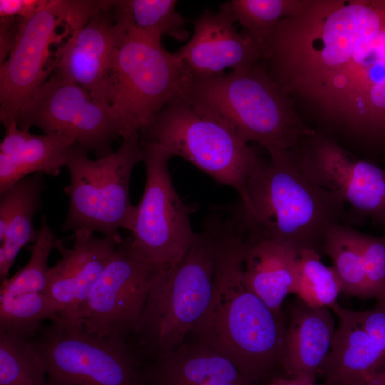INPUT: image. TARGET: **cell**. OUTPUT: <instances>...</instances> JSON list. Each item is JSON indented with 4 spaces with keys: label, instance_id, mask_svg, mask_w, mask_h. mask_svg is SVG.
I'll use <instances>...</instances> for the list:
<instances>
[{
    "label": "cell",
    "instance_id": "cell-1",
    "mask_svg": "<svg viewBox=\"0 0 385 385\" xmlns=\"http://www.w3.org/2000/svg\"><path fill=\"white\" fill-rule=\"evenodd\" d=\"M263 61L289 97L336 128L385 78V0H304L275 26Z\"/></svg>",
    "mask_w": 385,
    "mask_h": 385
},
{
    "label": "cell",
    "instance_id": "cell-2",
    "mask_svg": "<svg viewBox=\"0 0 385 385\" xmlns=\"http://www.w3.org/2000/svg\"><path fill=\"white\" fill-rule=\"evenodd\" d=\"M215 217L217 246L212 294L190 333L196 342L232 361L253 384L281 362L287 327L282 314L270 309L246 282L243 227L231 212Z\"/></svg>",
    "mask_w": 385,
    "mask_h": 385
},
{
    "label": "cell",
    "instance_id": "cell-3",
    "mask_svg": "<svg viewBox=\"0 0 385 385\" xmlns=\"http://www.w3.org/2000/svg\"><path fill=\"white\" fill-rule=\"evenodd\" d=\"M346 207L304 170L294 153L258 157L246 183V199L235 209L250 232L299 253L322 252L324 237L344 223Z\"/></svg>",
    "mask_w": 385,
    "mask_h": 385
},
{
    "label": "cell",
    "instance_id": "cell-4",
    "mask_svg": "<svg viewBox=\"0 0 385 385\" xmlns=\"http://www.w3.org/2000/svg\"><path fill=\"white\" fill-rule=\"evenodd\" d=\"M185 93L223 118L247 143L265 149L270 157L294 152L315 132L302 122L263 61L227 73L192 76Z\"/></svg>",
    "mask_w": 385,
    "mask_h": 385
},
{
    "label": "cell",
    "instance_id": "cell-5",
    "mask_svg": "<svg viewBox=\"0 0 385 385\" xmlns=\"http://www.w3.org/2000/svg\"><path fill=\"white\" fill-rule=\"evenodd\" d=\"M216 246L212 215L183 256L155 278L135 332L157 358L183 344L205 313L212 294Z\"/></svg>",
    "mask_w": 385,
    "mask_h": 385
},
{
    "label": "cell",
    "instance_id": "cell-6",
    "mask_svg": "<svg viewBox=\"0 0 385 385\" xmlns=\"http://www.w3.org/2000/svg\"><path fill=\"white\" fill-rule=\"evenodd\" d=\"M141 144L155 143L180 156L246 199V183L258 156L217 113L185 92L170 101L140 132Z\"/></svg>",
    "mask_w": 385,
    "mask_h": 385
},
{
    "label": "cell",
    "instance_id": "cell-7",
    "mask_svg": "<svg viewBox=\"0 0 385 385\" xmlns=\"http://www.w3.org/2000/svg\"><path fill=\"white\" fill-rule=\"evenodd\" d=\"M143 159L140 133L123 138L116 151L94 160L84 148L73 145L66 163L70 183L63 190L69 207L62 229L108 237H120L121 228L130 230L135 208L130 202V178Z\"/></svg>",
    "mask_w": 385,
    "mask_h": 385
},
{
    "label": "cell",
    "instance_id": "cell-8",
    "mask_svg": "<svg viewBox=\"0 0 385 385\" xmlns=\"http://www.w3.org/2000/svg\"><path fill=\"white\" fill-rule=\"evenodd\" d=\"M192 74L176 53L126 33L109 74V98L123 138L140 132L170 101L184 93Z\"/></svg>",
    "mask_w": 385,
    "mask_h": 385
},
{
    "label": "cell",
    "instance_id": "cell-9",
    "mask_svg": "<svg viewBox=\"0 0 385 385\" xmlns=\"http://www.w3.org/2000/svg\"><path fill=\"white\" fill-rule=\"evenodd\" d=\"M33 342L49 385H140L137 359L118 335L98 336L78 323L56 319Z\"/></svg>",
    "mask_w": 385,
    "mask_h": 385
},
{
    "label": "cell",
    "instance_id": "cell-10",
    "mask_svg": "<svg viewBox=\"0 0 385 385\" xmlns=\"http://www.w3.org/2000/svg\"><path fill=\"white\" fill-rule=\"evenodd\" d=\"M141 145L145 184L129 231L136 251L165 270L183 256L194 237L192 208L183 202L173 184L168 168L173 155L158 144Z\"/></svg>",
    "mask_w": 385,
    "mask_h": 385
},
{
    "label": "cell",
    "instance_id": "cell-11",
    "mask_svg": "<svg viewBox=\"0 0 385 385\" xmlns=\"http://www.w3.org/2000/svg\"><path fill=\"white\" fill-rule=\"evenodd\" d=\"M15 121L20 129L36 126L44 134L68 137L97 158L112 153L113 141L120 137L111 106L54 71L23 104Z\"/></svg>",
    "mask_w": 385,
    "mask_h": 385
},
{
    "label": "cell",
    "instance_id": "cell-12",
    "mask_svg": "<svg viewBox=\"0 0 385 385\" xmlns=\"http://www.w3.org/2000/svg\"><path fill=\"white\" fill-rule=\"evenodd\" d=\"M85 20L82 1L45 0L41 7L25 19L13 48L0 66V120L6 128L16 120L23 104L48 79L46 69L50 48L67 34H58L61 26L71 33Z\"/></svg>",
    "mask_w": 385,
    "mask_h": 385
},
{
    "label": "cell",
    "instance_id": "cell-13",
    "mask_svg": "<svg viewBox=\"0 0 385 385\" xmlns=\"http://www.w3.org/2000/svg\"><path fill=\"white\" fill-rule=\"evenodd\" d=\"M163 269L123 239L91 290L75 323L98 336L125 337L136 329L150 288Z\"/></svg>",
    "mask_w": 385,
    "mask_h": 385
},
{
    "label": "cell",
    "instance_id": "cell-14",
    "mask_svg": "<svg viewBox=\"0 0 385 385\" xmlns=\"http://www.w3.org/2000/svg\"><path fill=\"white\" fill-rule=\"evenodd\" d=\"M294 155L309 176L333 192L352 215L385 227L384 169L316 131Z\"/></svg>",
    "mask_w": 385,
    "mask_h": 385
},
{
    "label": "cell",
    "instance_id": "cell-15",
    "mask_svg": "<svg viewBox=\"0 0 385 385\" xmlns=\"http://www.w3.org/2000/svg\"><path fill=\"white\" fill-rule=\"evenodd\" d=\"M112 1L75 30L55 53L53 71L108 103L109 74L114 52L126 35L115 22ZM110 105V104H109Z\"/></svg>",
    "mask_w": 385,
    "mask_h": 385
},
{
    "label": "cell",
    "instance_id": "cell-16",
    "mask_svg": "<svg viewBox=\"0 0 385 385\" xmlns=\"http://www.w3.org/2000/svg\"><path fill=\"white\" fill-rule=\"evenodd\" d=\"M74 237L71 249L58 239L56 249L61 259L50 268L44 292L58 319L71 323H75L91 290L123 240L121 236L97 237L87 230L76 231Z\"/></svg>",
    "mask_w": 385,
    "mask_h": 385
},
{
    "label": "cell",
    "instance_id": "cell-17",
    "mask_svg": "<svg viewBox=\"0 0 385 385\" xmlns=\"http://www.w3.org/2000/svg\"><path fill=\"white\" fill-rule=\"evenodd\" d=\"M227 2L206 9L194 21L192 37L176 53L194 77L236 71L262 61L259 47L243 32Z\"/></svg>",
    "mask_w": 385,
    "mask_h": 385
},
{
    "label": "cell",
    "instance_id": "cell-18",
    "mask_svg": "<svg viewBox=\"0 0 385 385\" xmlns=\"http://www.w3.org/2000/svg\"><path fill=\"white\" fill-rule=\"evenodd\" d=\"M330 309L338 317L339 325L319 372L331 385H360L385 366V353L361 326L356 311L337 302Z\"/></svg>",
    "mask_w": 385,
    "mask_h": 385
},
{
    "label": "cell",
    "instance_id": "cell-19",
    "mask_svg": "<svg viewBox=\"0 0 385 385\" xmlns=\"http://www.w3.org/2000/svg\"><path fill=\"white\" fill-rule=\"evenodd\" d=\"M335 322L329 308L292 304L281 364L292 379L314 382L330 351Z\"/></svg>",
    "mask_w": 385,
    "mask_h": 385
},
{
    "label": "cell",
    "instance_id": "cell-20",
    "mask_svg": "<svg viewBox=\"0 0 385 385\" xmlns=\"http://www.w3.org/2000/svg\"><path fill=\"white\" fill-rule=\"evenodd\" d=\"M245 230L244 274L249 287L271 309L282 314V305L296 294L298 258L295 249Z\"/></svg>",
    "mask_w": 385,
    "mask_h": 385
},
{
    "label": "cell",
    "instance_id": "cell-21",
    "mask_svg": "<svg viewBox=\"0 0 385 385\" xmlns=\"http://www.w3.org/2000/svg\"><path fill=\"white\" fill-rule=\"evenodd\" d=\"M75 143L59 133L32 134L12 122L0 144V192L31 174L57 176Z\"/></svg>",
    "mask_w": 385,
    "mask_h": 385
},
{
    "label": "cell",
    "instance_id": "cell-22",
    "mask_svg": "<svg viewBox=\"0 0 385 385\" xmlns=\"http://www.w3.org/2000/svg\"><path fill=\"white\" fill-rule=\"evenodd\" d=\"M144 379L150 385H252L232 361L196 342L158 357Z\"/></svg>",
    "mask_w": 385,
    "mask_h": 385
},
{
    "label": "cell",
    "instance_id": "cell-23",
    "mask_svg": "<svg viewBox=\"0 0 385 385\" xmlns=\"http://www.w3.org/2000/svg\"><path fill=\"white\" fill-rule=\"evenodd\" d=\"M43 173L29 175L0 192V278H7L21 248L34 242L33 218L41 207Z\"/></svg>",
    "mask_w": 385,
    "mask_h": 385
},
{
    "label": "cell",
    "instance_id": "cell-24",
    "mask_svg": "<svg viewBox=\"0 0 385 385\" xmlns=\"http://www.w3.org/2000/svg\"><path fill=\"white\" fill-rule=\"evenodd\" d=\"M174 0H115L111 11L116 23L128 34L161 43L167 35L180 41L189 36L186 20Z\"/></svg>",
    "mask_w": 385,
    "mask_h": 385
},
{
    "label": "cell",
    "instance_id": "cell-25",
    "mask_svg": "<svg viewBox=\"0 0 385 385\" xmlns=\"http://www.w3.org/2000/svg\"><path fill=\"white\" fill-rule=\"evenodd\" d=\"M360 232L337 223L327 232L322 252L332 262L341 292L362 299L371 298L364 271Z\"/></svg>",
    "mask_w": 385,
    "mask_h": 385
},
{
    "label": "cell",
    "instance_id": "cell-26",
    "mask_svg": "<svg viewBox=\"0 0 385 385\" xmlns=\"http://www.w3.org/2000/svg\"><path fill=\"white\" fill-rule=\"evenodd\" d=\"M0 385H49L46 364L33 342L0 332Z\"/></svg>",
    "mask_w": 385,
    "mask_h": 385
},
{
    "label": "cell",
    "instance_id": "cell-27",
    "mask_svg": "<svg viewBox=\"0 0 385 385\" xmlns=\"http://www.w3.org/2000/svg\"><path fill=\"white\" fill-rule=\"evenodd\" d=\"M227 3L242 32L259 47L262 55L275 26L297 12L303 0H232Z\"/></svg>",
    "mask_w": 385,
    "mask_h": 385
},
{
    "label": "cell",
    "instance_id": "cell-28",
    "mask_svg": "<svg viewBox=\"0 0 385 385\" xmlns=\"http://www.w3.org/2000/svg\"><path fill=\"white\" fill-rule=\"evenodd\" d=\"M46 319H58L49 298L43 292L0 295V332L27 339L34 336Z\"/></svg>",
    "mask_w": 385,
    "mask_h": 385
},
{
    "label": "cell",
    "instance_id": "cell-29",
    "mask_svg": "<svg viewBox=\"0 0 385 385\" xmlns=\"http://www.w3.org/2000/svg\"><path fill=\"white\" fill-rule=\"evenodd\" d=\"M56 237L44 215L36 241L31 247L29 262L13 277L1 282L0 295H16L28 292H45L51 267L48 257L56 249Z\"/></svg>",
    "mask_w": 385,
    "mask_h": 385
},
{
    "label": "cell",
    "instance_id": "cell-30",
    "mask_svg": "<svg viewBox=\"0 0 385 385\" xmlns=\"http://www.w3.org/2000/svg\"><path fill=\"white\" fill-rule=\"evenodd\" d=\"M340 292L332 267L322 263L317 252L307 250L299 253L296 291L299 299L312 307L330 308Z\"/></svg>",
    "mask_w": 385,
    "mask_h": 385
},
{
    "label": "cell",
    "instance_id": "cell-31",
    "mask_svg": "<svg viewBox=\"0 0 385 385\" xmlns=\"http://www.w3.org/2000/svg\"><path fill=\"white\" fill-rule=\"evenodd\" d=\"M348 142L358 146H385V78L366 95Z\"/></svg>",
    "mask_w": 385,
    "mask_h": 385
},
{
    "label": "cell",
    "instance_id": "cell-32",
    "mask_svg": "<svg viewBox=\"0 0 385 385\" xmlns=\"http://www.w3.org/2000/svg\"><path fill=\"white\" fill-rule=\"evenodd\" d=\"M359 240L370 297L385 301V235L360 232Z\"/></svg>",
    "mask_w": 385,
    "mask_h": 385
},
{
    "label": "cell",
    "instance_id": "cell-33",
    "mask_svg": "<svg viewBox=\"0 0 385 385\" xmlns=\"http://www.w3.org/2000/svg\"><path fill=\"white\" fill-rule=\"evenodd\" d=\"M356 314L361 326L377 342L385 353V301L377 302L371 309L356 311Z\"/></svg>",
    "mask_w": 385,
    "mask_h": 385
},
{
    "label": "cell",
    "instance_id": "cell-34",
    "mask_svg": "<svg viewBox=\"0 0 385 385\" xmlns=\"http://www.w3.org/2000/svg\"><path fill=\"white\" fill-rule=\"evenodd\" d=\"M24 19L1 18L0 20V65L7 58L19 34Z\"/></svg>",
    "mask_w": 385,
    "mask_h": 385
},
{
    "label": "cell",
    "instance_id": "cell-35",
    "mask_svg": "<svg viewBox=\"0 0 385 385\" xmlns=\"http://www.w3.org/2000/svg\"><path fill=\"white\" fill-rule=\"evenodd\" d=\"M45 0H0V18L31 17Z\"/></svg>",
    "mask_w": 385,
    "mask_h": 385
},
{
    "label": "cell",
    "instance_id": "cell-36",
    "mask_svg": "<svg viewBox=\"0 0 385 385\" xmlns=\"http://www.w3.org/2000/svg\"><path fill=\"white\" fill-rule=\"evenodd\" d=\"M270 385H316L314 382L303 380L299 379H286V378H277L272 381ZM321 385H331L327 383H324Z\"/></svg>",
    "mask_w": 385,
    "mask_h": 385
},
{
    "label": "cell",
    "instance_id": "cell-37",
    "mask_svg": "<svg viewBox=\"0 0 385 385\" xmlns=\"http://www.w3.org/2000/svg\"><path fill=\"white\" fill-rule=\"evenodd\" d=\"M360 385H385V369L368 376Z\"/></svg>",
    "mask_w": 385,
    "mask_h": 385
}]
</instances>
